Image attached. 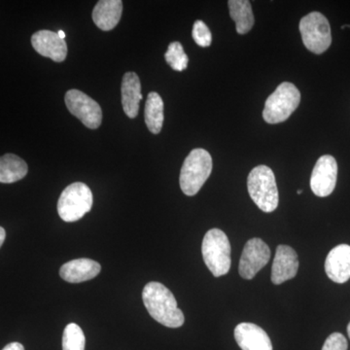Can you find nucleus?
I'll list each match as a JSON object with an SVG mask.
<instances>
[{
	"mask_svg": "<svg viewBox=\"0 0 350 350\" xmlns=\"http://www.w3.org/2000/svg\"><path fill=\"white\" fill-rule=\"evenodd\" d=\"M32 47L39 55L49 57L57 63H62L68 55V45L64 39L59 38L56 32L39 31L32 36Z\"/></svg>",
	"mask_w": 350,
	"mask_h": 350,
	"instance_id": "obj_12",
	"label": "nucleus"
},
{
	"mask_svg": "<svg viewBox=\"0 0 350 350\" xmlns=\"http://www.w3.org/2000/svg\"><path fill=\"white\" fill-rule=\"evenodd\" d=\"M297 193H298V195H301V193H303V191H301V190H298V192H297Z\"/></svg>",
	"mask_w": 350,
	"mask_h": 350,
	"instance_id": "obj_29",
	"label": "nucleus"
},
{
	"mask_svg": "<svg viewBox=\"0 0 350 350\" xmlns=\"http://www.w3.org/2000/svg\"><path fill=\"white\" fill-rule=\"evenodd\" d=\"M248 193L262 211L271 213L278 206L280 195L273 170L267 165L254 167L247 178Z\"/></svg>",
	"mask_w": 350,
	"mask_h": 350,
	"instance_id": "obj_2",
	"label": "nucleus"
},
{
	"mask_svg": "<svg viewBox=\"0 0 350 350\" xmlns=\"http://www.w3.org/2000/svg\"><path fill=\"white\" fill-rule=\"evenodd\" d=\"M301 103V93L294 84L283 82L265 103L262 118L269 124L286 121Z\"/></svg>",
	"mask_w": 350,
	"mask_h": 350,
	"instance_id": "obj_5",
	"label": "nucleus"
},
{
	"mask_svg": "<svg viewBox=\"0 0 350 350\" xmlns=\"http://www.w3.org/2000/svg\"><path fill=\"white\" fill-rule=\"evenodd\" d=\"M213 172V158L204 149H194L184 161L180 172V187L184 194L197 195Z\"/></svg>",
	"mask_w": 350,
	"mask_h": 350,
	"instance_id": "obj_3",
	"label": "nucleus"
},
{
	"mask_svg": "<svg viewBox=\"0 0 350 350\" xmlns=\"http://www.w3.org/2000/svg\"><path fill=\"white\" fill-rule=\"evenodd\" d=\"M142 300L149 314L159 323L169 328L183 325V312L177 306L174 294L162 283H147L142 292Z\"/></svg>",
	"mask_w": 350,
	"mask_h": 350,
	"instance_id": "obj_1",
	"label": "nucleus"
},
{
	"mask_svg": "<svg viewBox=\"0 0 350 350\" xmlns=\"http://www.w3.org/2000/svg\"><path fill=\"white\" fill-rule=\"evenodd\" d=\"M299 269L298 254L288 245H278L271 267V282L282 284L297 275Z\"/></svg>",
	"mask_w": 350,
	"mask_h": 350,
	"instance_id": "obj_11",
	"label": "nucleus"
},
{
	"mask_svg": "<svg viewBox=\"0 0 350 350\" xmlns=\"http://www.w3.org/2000/svg\"><path fill=\"white\" fill-rule=\"evenodd\" d=\"M228 5L230 15L236 23L237 32L239 34L250 32L255 22L250 2L247 0H230Z\"/></svg>",
	"mask_w": 350,
	"mask_h": 350,
	"instance_id": "obj_19",
	"label": "nucleus"
},
{
	"mask_svg": "<svg viewBox=\"0 0 350 350\" xmlns=\"http://www.w3.org/2000/svg\"><path fill=\"white\" fill-rule=\"evenodd\" d=\"M338 177V163L333 156L320 157L313 167L310 188L313 194L320 198L330 196L335 190Z\"/></svg>",
	"mask_w": 350,
	"mask_h": 350,
	"instance_id": "obj_10",
	"label": "nucleus"
},
{
	"mask_svg": "<svg viewBox=\"0 0 350 350\" xmlns=\"http://www.w3.org/2000/svg\"><path fill=\"white\" fill-rule=\"evenodd\" d=\"M121 93L124 111L130 118H135L139 111L140 100H142V84L137 73L126 72L124 75Z\"/></svg>",
	"mask_w": 350,
	"mask_h": 350,
	"instance_id": "obj_17",
	"label": "nucleus"
},
{
	"mask_svg": "<svg viewBox=\"0 0 350 350\" xmlns=\"http://www.w3.org/2000/svg\"><path fill=\"white\" fill-rule=\"evenodd\" d=\"M29 172L27 163L14 154L0 157V183H15L24 178Z\"/></svg>",
	"mask_w": 350,
	"mask_h": 350,
	"instance_id": "obj_18",
	"label": "nucleus"
},
{
	"mask_svg": "<svg viewBox=\"0 0 350 350\" xmlns=\"http://www.w3.org/2000/svg\"><path fill=\"white\" fill-rule=\"evenodd\" d=\"M299 27L306 49L317 55L329 49L332 43L331 27L323 14H308L301 20Z\"/></svg>",
	"mask_w": 350,
	"mask_h": 350,
	"instance_id": "obj_7",
	"label": "nucleus"
},
{
	"mask_svg": "<svg viewBox=\"0 0 350 350\" xmlns=\"http://www.w3.org/2000/svg\"><path fill=\"white\" fill-rule=\"evenodd\" d=\"M347 340L340 333H333L324 342L322 350H347Z\"/></svg>",
	"mask_w": 350,
	"mask_h": 350,
	"instance_id": "obj_24",
	"label": "nucleus"
},
{
	"mask_svg": "<svg viewBox=\"0 0 350 350\" xmlns=\"http://www.w3.org/2000/svg\"><path fill=\"white\" fill-rule=\"evenodd\" d=\"M100 269L98 262L83 258L66 262L59 269V275L69 283H80L93 280L100 273Z\"/></svg>",
	"mask_w": 350,
	"mask_h": 350,
	"instance_id": "obj_15",
	"label": "nucleus"
},
{
	"mask_svg": "<svg viewBox=\"0 0 350 350\" xmlns=\"http://www.w3.org/2000/svg\"><path fill=\"white\" fill-rule=\"evenodd\" d=\"M234 338L243 350H273L268 334L253 323L239 324L234 329Z\"/></svg>",
	"mask_w": 350,
	"mask_h": 350,
	"instance_id": "obj_14",
	"label": "nucleus"
},
{
	"mask_svg": "<svg viewBox=\"0 0 350 350\" xmlns=\"http://www.w3.org/2000/svg\"><path fill=\"white\" fill-rule=\"evenodd\" d=\"M6 238V232L3 228L0 227V247H1L2 244H3L4 241H5Z\"/></svg>",
	"mask_w": 350,
	"mask_h": 350,
	"instance_id": "obj_26",
	"label": "nucleus"
},
{
	"mask_svg": "<svg viewBox=\"0 0 350 350\" xmlns=\"http://www.w3.org/2000/svg\"><path fill=\"white\" fill-rule=\"evenodd\" d=\"M193 38L200 47H208L213 42V36L208 27L202 21H197L193 27Z\"/></svg>",
	"mask_w": 350,
	"mask_h": 350,
	"instance_id": "obj_23",
	"label": "nucleus"
},
{
	"mask_svg": "<svg viewBox=\"0 0 350 350\" xmlns=\"http://www.w3.org/2000/svg\"><path fill=\"white\" fill-rule=\"evenodd\" d=\"M86 338L77 324L70 323L66 327L63 336V350H85Z\"/></svg>",
	"mask_w": 350,
	"mask_h": 350,
	"instance_id": "obj_21",
	"label": "nucleus"
},
{
	"mask_svg": "<svg viewBox=\"0 0 350 350\" xmlns=\"http://www.w3.org/2000/svg\"><path fill=\"white\" fill-rule=\"evenodd\" d=\"M145 123L147 128L154 135L162 131L163 124V101L160 94L151 92L145 103Z\"/></svg>",
	"mask_w": 350,
	"mask_h": 350,
	"instance_id": "obj_20",
	"label": "nucleus"
},
{
	"mask_svg": "<svg viewBox=\"0 0 350 350\" xmlns=\"http://www.w3.org/2000/svg\"><path fill=\"white\" fill-rule=\"evenodd\" d=\"M122 12L123 2L121 0H101L94 6L92 17L98 29L108 31L118 25Z\"/></svg>",
	"mask_w": 350,
	"mask_h": 350,
	"instance_id": "obj_16",
	"label": "nucleus"
},
{
	"mask_svg": "<svg viewBox=\"0 0 350 350\" xmlns=\"http://www.w3.org/2000/svg\"><path fill=\"white\" fill-rule=\"evenodd\" d=\"M57 34H59V38H61L62 39L66 38V33H64V31H57Z\"/></svg>",
	"mask_w": 350,
	"mask_h": 350,
	"instance_id": "obj_27",
	"label": "nucleus"
},
{
	"mask_svg": "<svg viewBox=\"0 0 350 350\" xmlns=\"http://www.w3.org/2000/svg\"><path fill=\"white\" fill-rule=\"evenodd\" d=\"M167 64L176 71H183L188 66V56L184 52L183 46L179 42H172L169 45L165 54Z\"/></svg>",
	"mask_w": 350,
	"mask_h": 350,
	"instance_id": "obj_22",
	"label": "nucleus"
},
{
	"mask_svg": "<svg viewBox=\"0 0 350 350\" xmlns=\"http://www.w3.org/2000/svg\"><path fill=\"white\" fill-rule=\"evenodd\" d=\"M202 253L207 268L215 278L227 275L231 269V243L224 232L211 229L202 244Z\"/></svg>",
	"mask_w": 350,
	"mask_h": 350,
	"instance_id": "obj_4",
	"label": "nucleus"
},
{
	"mask_svg": "<svg viewBox=\"0 0 350 350\" xmlns=\"http://www.w3.org/2000/svg\"><path fill=\"white\" fill-rule=\"evenodd\" d=\"M64 101L68 111L79 119L87 128L96 130L101 125L103 111L100 105L86 94L79 90H69Z\"/></svg>",
	"mask_w": 350,
	"mask_h": 350,
	"instance_id": "obj_8",
	"label": "nucleus"
},
{
	"mask_svg": "<svg viewBox=\"0 0 350 350\" xmlns=\"http://www.w3.org/2000/svg\"><path fill=\"white\" fill-rule=\"evenodd\" d=\"M326 275L342 284L350 280V245L340 244L329 252L325 261Z\"/></svg>",
	"mask_w": 350,
	"mask_h": 350,
	"instance_id": "obj_13",
	"label": "nucleus"
},
{
	"mask_svg": "<svg viewBox=\"0 0 350 350\" xmlns=\"http://www.w3.org/2000/svg\"><path fill=\"white\" fill-rule=\"evenodd\" d=\"M2 350H25V347L20 342H11V344L7 345Z\"/></svg>",
	"mask_w": 350,
	"mask_h": 350,
	"instance_id": "obj_25",
	"label": "nucleus"
},
{
	"mask_svg": "<svg viewBox=\"0 0 350 350\" xmlns=\"http://www.w3.org/2000/svg\"><path fill=\"white\" fill-rule=\"evenodd\" d=\"M94 198L91 189L82 182L68 186L57 202V213L64 222H76L91 211Z\"/></svg>",
	"mask_w": 350,
	"mask_h": 350,
	"instance_id": "obj_6",
	"label": "nucleus"
},
{
	"mask_svg": "<svg viewBox=\"0 0 350 350\" xmlns=\"http://www.w3.org/2000/svg\"><path fill=\"white\" fill-rule=\"evenodd\" d=\"M347 335H349V338H350V322L349 326H347Z\"/></svg>",
	"mask_w": 350,
	"mask_h": 350,
	"instance_id": "obj_28",
	"label": "nucleus"
},
{
	"mask_svg": "<svg viewBox=\"0 0 350 350\" xmlns=\"http://www.w3.org/2000/svg\"><path fill=\"white\" fill-rule=\"evenodd\" d=\"M271 259V250L261 239H251L244 245L241 261H239V275L244 280H253L255 275Z\"/></svg>",
	"mask_w": 350,
	"mask_h": 350,
	"instance_id": "obj_9",
	"label": "nucleus"
}]
</instances>
